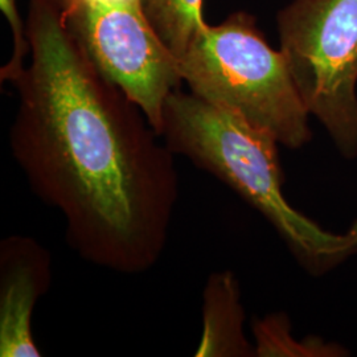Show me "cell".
<instances>
[{
  "mask_svg": "<svg viewBox=\"0 0 357 357\" xmlns=\"http://www.w3.org/2000/svg\"><path fill=\"white\" fill-rule=\"evenodd\" d=\"M29 63L8 81L16 165L64 218L84 261L142 274L165 253L178 200L175 153L141 107L109 81L68 26L59 0H29Z\"/></svg>",
  "mask_w": 357,
  "mask_h": 357,
  "instance_id": "1",
  "label": "cell"
},
{
  "mask_svg": "<svg viewBox=\"0 0 357 357\" xmlns=\"http://www.w3.org/2000/svg\"><path fill=\"white\" fill-rule=\"evenodd\" d=\"M160 137L265 217L310 275H326L357 255V220L345 233H332L287 202L280 142L268 131L180 88L165 103Z\"/></svg>",
  "mask_w": 357,
  "mask_h": 357,
  "instance_id": "2",
  "label": "cell"
},
{
  "mask_svg": "<svg viewBox=\"0 0 357 357\" xmlns=\"http://www.w3.org/2000/svg\"><path fill=\"white\" fill-rule=\"evenodd\" d=\"M190 91L299 150L312 139L302 101L281 50L268 45L255 16L237 11L206 24L178 59Z\"/></svg>",
  "mask_w": 357,
  "mask_h": 357,
  "instance_id": "3",
  "label": "cell"
},
{
  "mask_svg": "<svg viewBox=\"0 0 357 357\" xmlns=\"http://www.w3.org/2000/svg\"><path fill=\"white\" fill-rule=\"evenodd\" d=\"M277 26L308 114L344 159H356L357 0H293L278 13Z\"/></svg>",
  "mask_w": 357,
  "mask_h": 357,
  "instance_id": "4",
  "label": "cell"
},
{
  "mask_svg": "<svg viewBox=\"0 0 357 357\" xmlns=\"http://www.w3.org/2000/svg\"><path fill=\"white\" fill-rule=\"evenodd\" d=\"M59 1L93 64L141 107L160 135L165 103L183 78L178 59L156 35L142 4Z\"/></svg>",
  "mask_w": 357,
  "mask_h": 357,
  "instance_id": "5",
  "label": "cell"
},
{
  "mask_svg": "<svg viewBox=\"0 0 357 357\" xmlns=\"http://www.w3.org/2000/svg\"><path fill=\"white\" fill-rule=\"evenodd\" d=\"M52 258L38 240L13 234L0 243V356H41L32 315L50 291Z\"/></svg>",
  "mask_w": 357,
  "mask_h": 357,
  "instance_id": "6",
  "label": "cell"
},
{
  "mask_svg": "<svg viewBox=\"0 0 357 357\" xmlns=\"http://www.w3.org/2000/svg\"><path fill=\"white\" fill-rule=\"evenodd\" d=\"M243 324L240 282L229 270L211 274L203 291V333L195 356L255 357Z\"/></svg>",
  "mask_w": 357,
  "mask_h": 357,
  "instance_id": "7",
  "label": "cell"
},
{
  "mask_svg": "<svg viewBox=\"0 0 357 357\" xmlns=\"http://www.w3.org/2000/svg\"><path fill=\"white\" fill-rule=\"evenodd\" d=\"M255 357H347L344 345L327 342L319 336L294 337L291 320L284 312H273L253 321Z\"/></svg>",
  "mask_w": 357,
  "mask_h": 357,
  "instance_id": "8",
  "label": "cell"
},
{
  "mask_svg": "<svg viewBox=\"0 0 357 357\" xmlns=\"http://www.w3.org/2000/svg\"><path fill=\"white\" fill-rule=\"evenodd\" d=\"M204 0H142V10L156 35L180 59L204 29Z\"/></svg>",
  "mask_w": 357,
  "mask_h": 357,
  "instance_id": "9",
  "label": "cell"
},
{
  "mask_svg": "<svg viewBox=\"0 0 357 357\" xmlns=\"http://www.w3.org/2000/svg\"><path fill=\"white\" fill-rule=\"evenodd\" d=\"M0 10L13 32V54L7 64L0 69L1 82H8L26 66V57L29 56V43L26 40V20L17 8V0H0Z\"/></svg>",
  "mask_w": 357,
  "mask_h": 357,
  "instance_id": "10",
  "label": "cell"
},
{
  "mask_svg": "<svg viewBox=\"0 0 357 357\" xmlns=\"http://www.w3.org/2000/svg\"><path fill=\"white\" fill-rule=\"evenodd\" d=\"M88 3L106 4V6H119V4H142V0H81Z\"/></svg>",
  "mask_w": 357,
  "mask_h": 357,
  "instance_id": "11",
  "label": "cell"
}]
</instances>
